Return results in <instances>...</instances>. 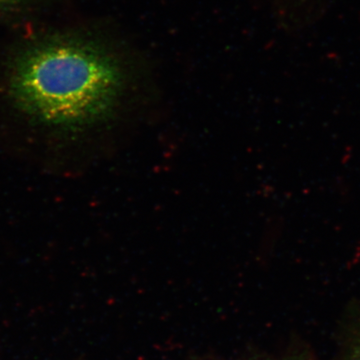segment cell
<instances>
[{
	"instance_id": "cell-1",
	"label": "cell",
	"mask_w": 360,
	"mask_h": 360,
	"mask_svg": "<svg viewBox=\"0 0 360 360\" xmlns=\"http://www.w3.org/2000/svg\"><path fill=\"white\" fill-rule=\"evenodd\" d=\"M122 71L103 49L84 40L54 37L20 52L8 77L14 105L34 122L58 129H82L115 110Z\"/></svg>"
},
{
	"instance_id": "cell-2",
	"label": "cell",
	"mask_w": 360,
	"mask_h": 360,
	"mask_svg": "<svg viewBox=\"0 0 360 360\" xmlns=\"http://www.w3.org/2000/svg\"><path fill=\"white\" fill-rule=\"evenodd\" d=\"M328 0H283L286 13L296 25H304L321 13Z\"/></svg>"
},
{
	"instance_id": "cell-3",
	"label": "cell",
	"mask_w": 360,
	"mask_h": 360,
	"mask_svg": "<svg viewBox=\"0 0 360 360\" xmlns=\"http://www.w3.org/2000/svg\"><path fill=\"white\" fill-rule=\"evenodd\" d=\"M23 1H25V0H0V11L18 6V4H22Z\"/></svg>"
},
{
	"instance_id": "cell-4",
	"label": "cell",
	"mask_w": 360,
	"mask_h": 360,
	"mask_svg": "<svg viewBox=\"0 0 360 360\" xmlns=\"http://www.w3.org/2000/svg\"><path fill=\"white\" fill-rule=\"evenodd\" d=\"M360 360V359H359Z\"/></svg>"
}]
</instances>
